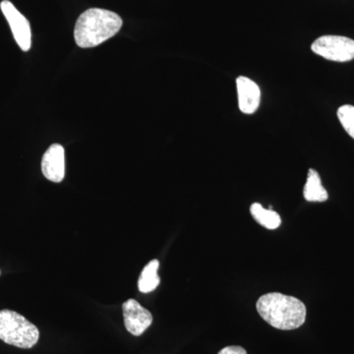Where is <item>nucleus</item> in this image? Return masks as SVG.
<instances>
[{"mask_svg":"<svg viewBox=\"0 0 354 354\" xmlns=\"http://www.w3.org/2000/svg\"><path fill=\"white\" fill-rule=\"evenodd\" d=\"M258 313L276 329H298L306 320V307L301 300L279 292L267 293L258 299Z\"/></svg>","mask_w":354,"mask_h":354,"instance_id":"1","label":"nucleus"},{"mask_svg":"<svg viewBox=\"0 0 354 354\" xmlns=\"http://www.w3.org/2000/svg\"><path fill=\"white\" fill-rule=\"evenodd\" d=\"M317 55L337 62L354 59L353 39L342 36H323L317 39L311 46Z\"/></svg>","mask_w":354,"mask_h":354,"instance_id":"4","label":"nucleus"},{"mask_svg":"<svg viewBox=\"0 0 354 354\" xmlns=\"http://www.w3.org/2000/svg\"><path fill=\"white\" fill-rule=\"evenodd\" d=\"M239 106L241 113L252 114L260 106L261 91L259 86L247 77L236 79Z\"/></svg>","mask_w":354,"mask_h":354,"instance_id":"8","label":"nucleus"},{"mask_svg":"<svg viewBox=\"0 0 354 354\" xmlns=\"http://www.w3.org/2000/svg\"><path fill=\"white\" fill-rule=\"evenodd\" d=\"M125 328L130 334L139 337L150 328L153 323V315L149 310L144 308L135 299H128L122 305Z\"/></svg>","mask_w":354,"mask_h":354,"instance_id":"6","label":"nucleus"},{"mask_svg":"<svg viewBox=\"0 0 354 354\" xmlns=\"http://www.w3.org/2000/svg\"><path fill=\"white\" fill-rule=\"evenodd\" d=\"M218 354H247V351L241 346H230L221 349Z\"/></svg>","mask_w":354,"mask_h":354,"instance_id":"13","label":"nucleus"},{"mask_svg":"<svg viewBox=\"0 0 354 354\" xmlns=\"http://www.w3.org/2000/svg\"><path fill=\"white\" fill-rule=\"evenodd\" d=\"M44 176L53 183H59L64 179V149L59 144H53L44 153L41 160Z\"/></svg>","mask_w":354,"mask_h":354,"instance_id":"7","label":"nucleus"},{"mask_svg":"<svg viewBox=\"0 0 354 354\" xmlns=\"http://www.w3.org/2000/svg\"><path fill=\"white\" fill-rule=\"evenodd\" d=\"M160 267L158 260L153 259L145 266L138 281V288L141 292L149 293L155 290L160 283L158 271Z\"/></svg>","mask_w":354,"mask_h":354,"instance_id":"10","label":"nucleus"},{"mask_svg":"<svg viewBox=\"0 0 354 354\" xmlns=\"http://www.w3.org/2000/svg\"><path fill=\"white\" fill-rule=\"evenodd\" d=\"M250 212L255 221L268 230H276L281 225L279 214L272 209H265L259 203L251 205Z\"/></svg>","mask_w":354,"mask_h":354,"instance_id":"11","label":"nucleus"},{"mask_svg":"<svg viewBox=\"0 0 354 354\" xmlns=\"http://www.w3.org/2000/svg\"><path fill=\"white\" fill-rule=\"evenodd\" d=\"M337 118L346 133L354 139V106L351 104L341 106L337 109Z\"/></svg>","mask_w":354,"mask_h":354,"instance_id":"12","label":"nucleus"},{"mask_svg":"<svg viewBox=\"0 0 354 354\" xmlns=\"http://www.w3.org/2000/svg\"><path fill=\"white\" fill-rule=\"evenodd\" d=\"M304 195L308 202L327 201L329 195L321 183V177L315 169H310L306 183H305Z\"/></svg>","mask_w":354,"mask_h":354,"instance_id":"9","label":"nucleus"},{"mask_svg":"<svg viewBox=\"0 0 354 354\" xmlns=\"http://www.w3.org/2000/svg\"><path fill=\"white\" fill-rule=\"evenodd\" d=\"M122 27V19L113 11L91 8L77 20L74 38L82 48H95L115 36Z\"/></svg>","mask_w":354,"mask_h":354,"instance_id":"2","label":"nucleus"},{"mask_svg":"<svg viewBox=\"0 0 354 354\" xmlns=\"http://www.w3.org/2000/svg\"><path fill=\"white\" fill-rule=\"evenodd\" d=\"M38 328L12 310L0 311V339L19 348H32L39 342Z\"/></svg>","mask_w":354,"mask_h":354,"instance_id":"3","label":"nucleus"},{"mask_svg":"<svg viewBox=\"0 0 354 354\" xmlns=\"http://www.w3.org/2000/svg\"><path fill=\"white\" fill-rule=\"evenodd\" d=\"M0 8L10 25L14 39L17 41L21 50H29L32 44V32L29 21L26 19L25 16L21 14L8 0H3L0 3Z\"/></svg>","mask_w":354,"mask_h":354,"instance_id":"5","label":"nucleus"}]
</instances>
